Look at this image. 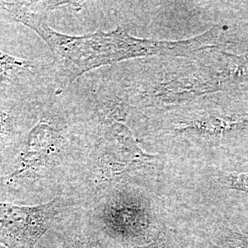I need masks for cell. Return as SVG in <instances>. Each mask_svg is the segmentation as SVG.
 I'll list each match as a JSON object with an SVG mask.
<instances>
[{"mask_svg":"<svg viewBox=\"0 0 248 248\" xmlns=\"http://www.w3.org/2000/svg\"><path fill=\"white\" fill-rule=\"evenodd\" d=\"M224 182L230 187L248 192V172L230 173L224 178Z\"/></svg>","mask_w":248,"mask_h":248,"instance_id":"cell-6","label":"cell"},{"mask_svg":"<svg viewBox=\"0 0 248 248\" xmlns=\"http://www.w3.org/2000/svg\"><path fill=\"white\" fill-rule=\"evenodd\" d=\"M93 147L89 115L71 88L41 99L18 154L0 174V191L42 192L55 186L73 162Z\"/></svg>","mask_w":248,"mask_h":248,"instance_id":"cell-1","label":"cell"},{"mask_svg":"<svg viewBox=\"0 0 248 248\" xmlns=\"http://www.w3.org/2000/svg\"><path fill=\"white\" fill-rule=\"evenodd\" d=\"M65 207L60 195L34 206L0 202V240L9 248H35Z\"/></svg>","mask_w":248,"mask_h":248,"instance_id":"cell-2","label":"cell"},{"mask_svg":"<svg viewBox=\"0 0 248 248\" xmlns=\"http://www.w3.org/2000/svg\"><path fill=\"white\" fill-rule=\"evenodd\" d=\"M56 88L53 62L19 58L0 50V101H34Z\"/></svg>","mask_w":248,"mask_h":248,"instance_id":"cell-3","label":"cell"},{"mask_svg":"<svg viewBox=\"0 0 248 248\" xmlns=\"http://www.w3.org/2000/svg\"><path fill=\"white\" fill-rule=\"evenodd\" d=\"M42 98L29 102L0 101V174L18 154Z\"/></svg>","mask_w":248,"mask_h":248,"instance_id":"cell-4","label":"cell"},{"mask_svg":"<svg viewBox=\"0 0 248 248\" xmlns=\"http://www.w3.org/2000/svg\"><path fill=\"white\" fill-rule=\"evenodd\" d=\"M248 126V115L203 114L179 123L175 132L178 135L214 142Z\"/></svg>","mask_w":248,"mask_h":248,"instance_id":"cell-5","label":"cell"}]
</instances>
